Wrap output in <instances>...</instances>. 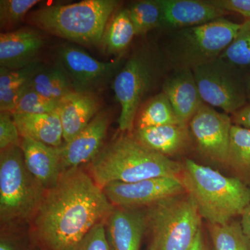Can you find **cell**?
<instances>
[{
    "mask_svg": "<svg viewBox=\"0 0 250 250\" xmlns=\"http://www.w3.org/2000/svg\"><path fill=\"white\" fill-rule=\"evenodd\" d=\"M114 208L89 173L81 167L65 171L46 190L32 219L34 236L45 250H76Z\"/></svg>",
    "mask_w": 250,
    "mask_h": 250,
    "instance_id": "6da1fadb",
    "label": "cell"
},
{
    "mask_svg": "<svg viewBox=\"0 0 250 250\" xmlns=\"http://www.w3.org/2000/svg\"><path fill=\"white\" fill-rule=\"evenodd\" d=\"M89 166V174L104 188L113 182L134 183L163 177H179L183 164L158 154L135 138L122 132L106 146Z\"/></svg>",
    "mask_w": 250,
    "mask_h": 250,
    "instance_id": "7a4b0ae2",
    "label": "cell"
},
{
    "mask_svg": "<svg viewBox=\"0 0 250 250\" xmlns=\"http://www.w3.org/2000/svg\"><path fill=\"white\" fill-rule=\"evenodd\" d=\"M179 179L207 224L228 223L250 205V187L192 159L184 161Z\"/></svg>",
    "mask_w": 250,
    "mask_h": 250,
    "instance_id": "3957f363",
    "label": "cell"
},
{
    "mask_svg": "<svg viewBox=\"0 0 250 250\" xmlns=\"http://www.w3.org/2000/svg\"><path fill=\"white\" fill-rule=\"evenodd\" d=\"M119 4L116 0H84L52 5L32 11L27 21L52 35L91 47L101 43L108 21Z\"/></svg>",
    "mask_w": 250,
    "mask_h": 250,
    "instance_id": "277c9868",
    "label": "cell"
},
{
    "mask_svg": "<svg viewBox=\"0 0 250 250\" xmlns=\"http://www.w3.org/2000/svg\"><path fill=\"white\" fill-rule=\"evenodd\" d=\"M241 24L226 18L195 27L168 31L160 50L169 70H190L219 58Z\"/></svg>",
    "mask_w": 250,
    "mask_h": 250,
    "instance_id": "5b68a950",
    "label": "cell"
},
{
    "mask_svg": "<svg viewBox=\"0 0 250 250\" xmlns=\"http://www.w3.org/2000/svg\"><path fill=\"white\" fill-rule=\"evenodd\" d=\"M169 68L160 49L142 47L129 57L115 76L113 89L121 106L118 126L121 132L132 133L143 100L162 85Z\"/></svg>",
    "mask_w": 250,
    "mask_h": 250,
    "instance_id": "8992f818",
    "label": "cell"
},
{
    "mask_svg": "<svg viewBox=\"0 0 250 250\" xmlns=\"http://www.w3.org/2000/svg\"><path fill=\"white\" fill-rule=\"evenodd\" d=\"M46 190L27 170L21 146L0 154V220L12 226L32 220Z\"/></svg>",
    "mask_w": 250,
    "mask_h": 250,
    "instance_id": "52a82bcc",
    "label": "cell"
},
{
    "mask_svg": "<svg viewBox=\"0 0 250 250\" xmlns=\"http://www.w3.org/2000/svg\"><path fill=\"white\" fill-rule=\"evenodd\" d=\"M145 208L152 243L158 250H190L202 229V218L187 192Z\"/></svg>",
    "mask_w": 250,
    "mask_h": 250,
    "instance_id": "ba28073f",
    "label": "cell"
},
{
    "mask_svg": "<svg viewBox=\"0 0 250 250\" xmlns=\"http://www.w3.org/2000/svg\"><path fill=\"white\" fill-rule=\"evenodd\" d=\"M204 103L231 115L248 103L246 79L220 58L192 69Z\"/></svg>",
    "mask_w": 250,
    "mask_h": 250,
    "instance_id": "9c48e42d",
    "label": "cell"
},
{
    "mask_svg": "<svg viewBox=\"0 0 250 250\" xmlns=\"http://www.w3.org/2000/svg\"><path fill=\"white\" fill-rule=\"evenodd\" d=\"M188 125L194 150L206 160L226 167L233 125L231 116L203 103Z\"/></svg>",
    "mask_w": 250,
    "mask_h": 250,
    "instance_id": "30bf717a",
    "label": "cell"
},
{
    "mask_svg": "<svg viewBox=\"0 0 250 250\" xmlns=\"http://www.w3.org/2000/svg\"><path fill=\"white\" fill-rule=\"evenodd\" d=\"M59 66L76 92L93 93L116 76L123 65L122 58L109 62L97 60L75 46H62L58 51Z\"/></svg>",
    "mask_w": 250,
    "mask_h": 250,
    "instance_id": "8fae6325",
    "label": "cell"
},
{
    "mask_svg": "<svg viewBox=\"0 0 250 250\" xmlns=\"http://www.w3.org/2000/svg\"><path fill=\"white\" fill-rule=\"evenodd\" d=\"M114 207L145 208L167 197L186 192L179 177H156L134 182H113L103 188Z\"/></svg>",
    "mask_w": 250,
    "mask_h": 250,
    "instance_id": "7c38bea8",
    "label": "cell"
},
{
    "mask_svg": "<svg viewBox=\"0 0 250 250\" xmlns=\"http://www.w3.org/2000/svg\"><path fill=\"white\" fill-rule=\"evenodd\" d=\"M109 124V115L100 111L83 131L59 147L62 172L90 164L97 157L103 149Z\"/></svg>",
    "mask_w": 250,
    "mask_h": 250,
    "instance_id": "4fadbf2b",
    "label": "cell"
},
{
    "mask_svg": "<svg viewBox=\"0 0 250 250\" xmlns=\"http://www.w3.org/2000/svg\"><path fill=\"white\" fill-rule=\"evenodd\" d=\"M105 228L110 250H140L147 229L146 211L115 207L105 221Z\"/></svg>",
    "mask_w": 250,
    "mask_h": 250,
    "instance_id": "5bb4252c",
    "label": "cell"
},
{
    "mask_svg": "<svg viewBox=\"0 0 250 250\" xmlns=\"http://www.w3.org/2000/svg\"><path fill=\"white\" fill-rule=\"evenodd\" d=\"M158 1L162 11V28L167 31L201 25L230 14L208 0Z\"/></svg>",
    "mask_w": 250,
    "mask_h": 250,
    "instance_id": "9a60e30c",
    "label": "cell"
},
{
    "mask_svg": "<svg viewBox=\"0 0 250 250\" xmlns=\"http://www.w3.org/2000/svg\"><path fill=\"white\" fill-rule=\"evenodd\" d=\"M161 89L170 100L182 125L188 124L202 104L205 103L190 69L169 70L163 82Z\"/></svg>",
    "mask_w": 250,
    "mask_h": 250,
    "instance_id": "2e32d148",
    "label": "cell"
},
{
    "mask_svg": "<svg viewBox=\"0 0 250 250\" xmlns=\"http://www.w3.org/2000/svg\"><path fill=\"white\" fill-rule=\"evenodd\" d=\"M39 31L24 28L0 34V65L6 69L22 68L37 62L44 45Z\"/></svg>",
    "mask_w": 250,
    "mask_h": 250,
    "instance_id": "e0dca14e",
    "label": "cell"
},
{
    "mask_svg": "<svg viewBox=\"0 0 250 250\" xmlns=\"http://www.w3.org/2000/svg\"><path fill=\"white\" fill-rule=\"evenodd\" d=\"M133 134L146 147L170 159L184 155L194 149L188 125H167L134 129Z\"/></svg>",
    "mask_w": 250,
    "mask_h": 250,
    "instance_id": "ac0fdd59",
    "label": "cell"
},
{
    "mask_svg": "<svg viewBox=\"0 0 250 250\" xmlns=\"http://www.w3.org/2000/svg\"><path fill=\"white\" fill-rule=\"evenodd\" d=\"M100 106L94 93L74 91L61 100L58 111L64 143L71 141L88 126L98 114Z\"/></svg>",
    "mask_w": 250,
    "mask_h": 250,
    "instance_id": "d6986e66",
    "label": "cell"
},
{
    "mask_svg": "<svg viewBox=\"0 0 250 250\" xmlns=\"http://www.w3.org/2000/svg\"><path fill=\"white\" fill-rule=\"evenodd\" d=\"M21 147L27 170L46 190L54 187L62 174L59 147L22 138Z\"/></svg>",
    "mask_w": 250,
    "mask_h": 250,
    "instance_id": "ffe728a7",
    "label": "cell"
},
{
    "mask_svg": "<svg viewBox=\"0 0 250 250\" xmlns=\"http://www.w3.org/2000/svg\"><path fill=\"white\" fill-rule=\"evenodd\" d=\"M20 135L54 147L63 145V133L59 111L45 114L11 113Z\"/></svg>",
    "mask_w": 250,
    "mask_h": 250,
    "instance_id": "44dd1931",
    "label": "cell"
},
{
    "mask_svg": "<svg viewBox=\"0 0 250 250\" xmlns=\"http://www.w3.org/2000/svg\"><path fill=\"white\" fill-rule=\"evenodd\" d=\"M42 68L36 62L22 68H0V110L12 113L20 99L30 87L31 80Z\"/></svg>",
    "mask_w": 250,
    "mask_h": 250,
    "instance_id": "7402d4cb",
    "label": "cell"
},
{
    "mask_svg": "<svg viewBox=\"0 0 250 250\" xmlns=\"http://www.w3.org/2000/svg\"><path fill=\"white\" fill-rule=\"evenodd\" d=\"M136 36L127 8L118 10L108 21L101 45L104 54L122 58Z\"/></svg>",
    "mask_w": 250,
    "mask_h": 250,
    "instance_id": "603a6c76",
    "label": "cell"
},
{
    "mask_svg": "<svg viewBox=\"0 0 250 250\" xmlns=\"http://www.w3.org/2000/svg\"><path fill=\"white\" fill-rule=\"evenodd\" d=\"M226 167L250 187V129L232 125Z\"/></svg>",
    "mask_w": 250,
    "mask_h": 250,
    "instance_id": "cb8c5ba5",
    "label": "cell"
},
{
    "mask_svg": "<svg viewBox=\"0 0 250 250\" xmlns=\"http://www.w3.org/2000/svg\"><path fill=\"white\" fill-rule=\"evenodd\" d=\"M177 124H181L178 117L167 95L161 91L141 105L135 120L134 129Z\"/></svg>",
    "mask_w": 250,
    "mask_h": 250,
    "instance_id": "d4e9b609",
    "label": "cell"
},
{
    "mask_svg": "<svg viewBox=\"0 0 250 250\" xmlns=\"http://www.w3.org/2000/svg\"><path fill=\"white\" fill-rule=\"evenodd\" d=\"M30 88L57 103L75 91L66 74L59 65L47 70L41 69L31 80Z\"/></svg>",
    "mask_w": 250,
    "mask_h": 250,
    "instance_id": "484cf974",
    "label": "cell"
},
{
    "mask_svg": "<svg viewBox=\"0 0 250 250\" xmlns=\"http://www.w3.org/2000/svg\"><path fill=\"white\" fill-rule=\"evenodd\" d=\"M219 58L245 79L250 76V19L241 23L234 39Z\"/></svg>",
    "mask_w": 250,
    "mask_h": 250,
    "instance_id": "4316f807",
    "label": "cell"
},
{
    "mask_svg": "<svg viewBox=\"0 0 250 250\" xmlns=\"http://www.w3.org/2000/svg\"><path fill=\"white\" fill-rule=\"evenodd\" d=\"M214 250H250V240L241 221L233 220L223 225L207 224Z\"/></svg>",
    "mask_w": 250,
    "mask_h": 250,
    "instance_id": "83f0119b",
    "label": "cell"
},
{
    "mask_svg": "<svg viewBox=\"0 0 250 250\" xmlns=\"http://www.w3.org/2000/svg\"><path fill=\"white\" fill-rule=\"evenodd\" d=\"M127 9L136 36H145L149 31L162 28V11L158 0L135 1Z\"/></svg>",
    "mask_w": 250,
    "mask_h": 250,
    "instance_id": "f1b7e54d",
    "label": "cell"
},
{
    "mask_svg": "<svg viewBox=\"0 0 250 250\" xmlns=\"http://www.w3.org/2000/svg\"><path fill=\"white\" fill-rule=\"evenodd\" d=\"M59 103L44 98L29 87L11 113L45 114L58 111Z\"/></svg>",
    "mask_w": 250,
    "mask_h": 250,
    "instance_id": "f546056e",
    "label": "cell"
},
{
    "mask_svg": "<svg viewBox=\"0 0 250 250\" xmlns=\"http://www.w3.org/2000/svg\"><path fill=\"white\" fill-rule=\"evenodd\" d=\"M39 0H1L0 24L1 28H11L24 19Z\"/></svg>",
    "mask_w": 250,
    "mask_h": 250,
    "instance_id": "4dcf8cb0",
    "label": "cell"
},
{
    "mask_svg": "<svg viewBox=\"0 0 250 250\" xmlns=\"http://www.w3.org/2000/svg\"><path fill=\"white\" fill-rule=\"evenodd\" d=\"M19 131L10 112L0 113V149L1 150L12 147H20Z\"/></svg>",
    "mask_w": 250,
    "mask_h": 250,
    "instance_id": "1f68e13d",
    "label": "cell"
},
{
    "mask_svg": "<svg viewBox=\"0 0 250 250\" xmlns=\"http://www.w3.org/2000/svg\"><path fill=\"white\" fill-rule=\"evenodd\" d=\"M76 250H110L105 223L96 225L87 234Z\"/></svg>",
    "mask_w": 250,
    "mask_h": 250,
    "instance_id": "d6a6232c",
    "label": "cell"
},
{
    "mask_svg": "<svg viewBox=\"0 0 250 250\" xmlns=\"http://www.w3.org/2000/svg\"><path fill=\"white\" fill-rule=\"evenodd\" d=\"M219 9L229 13L241 15L246 20L250 19V0H208Z\"/></svg>",
    "mask_w": 250,
    "mask_h": 250,
    "instance_id": "836d02e7",
    "label": "cell"
},
{
    "mask_svg": "<svg viewBox=\"0 0 250 250\" xmlns=\"http://www.w3.org/2000/svg\"><path fill=\"white\" fill-rule=\"evenodd\" d=\"M233 125H238L250 129V103L231 115Z\"/></svg>",
    "mask_w": 250,
    "mask_h": 250,
    "instance_id": "e575fe53",
    "label": "cell"
},
{
    "mask_svg": "<svg viewBox=\"0 0 250 250\" xmlns=\"http://www.w3.org/2000/svg\"><path fill=\"white\" fill-rule=\"evenodd\" d=\"M241 223L243 231L250 240V205L245 208L241 215Z\"/></svg>",
    "mask_w": 250,
    "mask_h": 250,
    "instance_id": "d590c367",
    "label": "cell"
},
{
    "mask_svg": "<svg viewBox=\"0 0 250 250\" xmlns=\"http://www.w3.org/2000/svg\"><path fill=\"white\" fill-rule=\"evenodd\" d=\"M190 250H208L207 243H206L205 235H204L202 228L197 233L196 238L194 241Z\"/></svg>",
    "mask_w": 250,
    "mask_h": 250,
    "instance_id": "8d00e7d4",
    "label": "cell"
},
{
    "mask_svg": "<svg viewBox=\"0 0 250 250\" xmlns=\"http://www.w3.org/2000/svg\"><path fill=\"white\" fill-rule=\"evenodd\" d=\"M0 250H19V248L12 240L1 236L0 240Z\"/></svg>",
    "mask_w": 250,
    "mask_h": 250,
    "instance_id": "74e56055",
    "label": "cell"
},
{
    "mask_svg": "<svg viewBox=\"0 0 250 250\" xmlns=\"http://www.w3.org/2000/svg\"><path fill=\"white\" fill-rule=\"evenodd\" d=\"M246 86L248 102V103H250V76L247 77L246 79Z\"/></svg>",
    "mask_w": 250,
    "mask_h": 250,
    "instance_id": "f35d334b",
    "label": "cell"
},
{
    "mask_svg": "<svg viewBox=\"0 0 250 250\" xmlns=\"http://www.w3.org/2000/svg\"><path fill=\"white\" fill-rule=\"evenodd\" d=\"M147 250H158L156 247L154 246L153 243H151L150 246H149V248H148Z\"/></svg>",
    "mask_w": 250,
    "mask_h": 250,
    "instance_id": "ab89813d",
    "label": "cell"
}]
</instances>
